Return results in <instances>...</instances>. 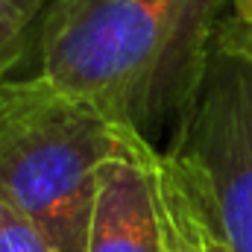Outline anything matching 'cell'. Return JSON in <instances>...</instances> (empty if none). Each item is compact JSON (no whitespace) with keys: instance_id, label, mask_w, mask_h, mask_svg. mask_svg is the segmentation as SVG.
<instances>
[{"instance_id":"obj_1","label":"cell","mask_w":252,"mask_h":252,"mask_svg":"<svg viewBox=\"0 0 252 252\" xmlns=\"http://www.w3.org/2000/svg\"><path fill=\"white\" fill-rule=\"evenodd\" d=\"M229 12L232 0H53L35 73L156 144L193 103Z\"/></svg>"},{"instance_id":"obj_2","label":"cell","mask_w":252,"mask_h":252,"mask_svg":"<svg viewBox=\"0 0 252 252\" xmlns=\"http://www.w3.org/2000/svg\"><path fill=\"white\" fill-rule=\"evenodd\" d=\"M118 126L41 73L0 82V205L56 252H85L97 170Z\"/></svg>"},{"instance_id":"obj_3","label":"cell","mask_w":252,"mask_h":252,"mask_svg":"<svg viewBox=\"0 0 252 252\" xmlns=\"http://www.w3.org/2000/svg\"><path fill=\"white\" fill-rule=\"evenodd\" d=\"M164 153L202 196L229 252H252V62L214 44Z\"/></svg>"},{"instance_id":"obj_4","label":"cell","mask_w":252,"mask_h":252,"mask_svg":"<svg viewBox=\"0 0 252 252\" xmlns=\"http://www.w3.org/2000/svg\"><path fill=\"white\" fill-rule=\"evenodd\" d=\"M85 252H164L158 147L129 129L97 170Z\"/></svg>"},{"instance_id":"obj_5","label":"cell","mask_w":252,"mask_h":252,"mask_svg":"<svg viewBox=\"0 0 252 252\" xmlns=\"http://www.w3.org/2000/svg\"><path fill=\"white\" fill-rule=\"evenodd\" d=\"M158 193L164 252H229L202 196L164 150H158Z\"/></svg>"},{"instance_id":"obj_6","label":"cell","mask_w":252,"mask_h":252,"mask_svg":"<svg viewBox=\"0 0 252 252\" xmlns=\"http://www.w3.org/2000/svg\"><path fill=\"white\" fill-rule=\"evenodd\" d=\"M53 0H0V82L38 41L44 12Z\"/></svg>"},{"instance_id":"obj_7","label":"cell","mask_w":252,"mask_h":252,"mask_svg":"<svg viewBox=\"0 0 252 252\" xmlns=\"http://www.w3.org/2000/svg\"><path fill=\"white\" fill-rule=\"evenodd\" d=\"M0 252H56L53 244L18 211L0 205Z\"/></svg>"},{"instance_id":"obj_8","label":"cell","mask_w":252,"mask_h":252,"mask_svg":"<svg viewBox=\"0 0 252 252\" xmlns=\"http://www.w3.org/2000/svg\"><path fill=\"white\" fill-rule=\"evenodd\" d=\"M220 44L238 50L241 56H247L252 62V24H244V21H235L232 15H226L223 27H220V35H217Z\"/></svg>"},{"instance_id":"obj_9","label":"cell","mask_w":252,"mask_h":252,"mask_svg":"<svg viewBox=\"0 0 252 252\" xmlns=\"http://www.w3.org/2000/svg\"><path fill=\"white\" fill-rule=\"evenodd\" d=\"M235 21H244L252 24V0H232V12H229Z\"/></svg>"}]
</instances>
